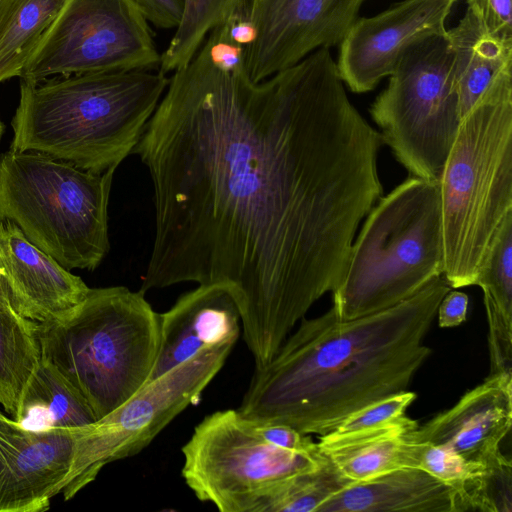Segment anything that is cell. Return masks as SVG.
<instances>
[{
  "mask_svg": "<svg viewBox=\"0 0 512 512\" xmlns=\"http://www.w3.org/2000/svg\"><path fill=\"white\" fill-rule=\"evenodd\" d=\"M457 0H399L376 15L358 17L339 43L336 66L351 91L365 93L395 69L418 42L447 33Z\"/></svg>",
  "mask_w": 512,
  "mask_h": 512,
  "instance_id": "obj_13",
  "label": "cell"
},
{
  "mask_svg": "<svg viewBox=\"0 0 512 512\" xmlns=\"http://www.w3.org/2000/svg\"><path fill=\"white\" fill-rule=\"evenodd\" d=\"M246 0H184L178 26L165 51L159 70L173 73L196 54L208 34L230 16L244 9Z\"/></svg>",
  "mask_w": 512,
  "mask_h": 512,
  "instance_id": "obj_23",
  "label": "cell"
},
{
  "mask_svg": "<svg viewBox=\"0 0 512 512\" xmlns=\"http://www.w3.org/2000/svg\"><path fill=\"white\" fill-rule=\"evenodd\" d=\"M181 451L186 485L221 512H257L281 482L327 463L320 451L295 452L265 441L233 409L204 417Z\"/></svg>",
  "mask_w": 512,
  "mask_h": 512,
  "instance_id": "obj_9",
  "label": "cell"
},
{
  "mask_svg": "<svg viewBox=\"0 0 512 512\" xmlns=\"http://www.w3.org/2000/svg\"><path fill=\"white\" fill-rule=\"evenodd\" d=\"M144 295L125 286L90 288L66 317L37 323L41 358L78 391L97 420L150 381L160 316Z\"/></svg>",
  "mask_w": 512,
  "mask_h": 512,
  "instance_id": "obj_5",
  "label": "cell"
},
{
  "mask_svg": "<svg viewBox=\"0 0 512 512\" xmlns=\"http://www.w3.org/2000/svg\"><path fill=\"white\" fill-rule=\"evenodd\" d=\"M64 0H0V82L20 77Z\"/></svg>",
  "mask_w": 512,
  "mask_h": 512,
  "instance_id": "obj_22",
  "label": "cell"
},
{
  "mask_svg": "<svg viewBox=\"0 0 512 512\" xmlns=\"http://www.w3.org/2000/svg\"><path fill=\"white\" fill-rule=\"evenodd\" d=\"M366 0H246L253 29L245 49L249 77L260 82L312 52L339 45Z\"/></svg>",
  "mask_w": 512,
  "mask_h": 512,
  "instance_id": "obj_12",
  "label": "cell"
},
{
  "mask_svg": "<svg viewBox=\"0 0 512 512\" xmlns=\"http://www.w3.org/2000/svg\"><path fill=\"white\" fill-rule=\"evenodd\" d=\"M369 111L410 176L438 182L461 122L447 33L410 47Z\"/></svg>",
  "mask_w": 512,
  "mask_h": 512,
  "instance_id": "obj_8",
  "label": "cell"
},
{
  "mask_svg": "<svg viewBox=\"0 0 512 512\" xmlns=\"http://www.w3.org/2000/svg\"><path fill=\"white\" fill-rule=\"evenodd\" d=\"M0 309L14 310L10 303V300H9L7 291L5 289L4 283L1 279V276H0Z\"/></svg>",
  "mask_w": 512,
  "mask_h": 512,
  "instance_id": "obj_33",
  "label": "cell"
},
{
  "mask_svg": "<svg viewBox=\"0 0 512 512\" xmlns=\"http://www.w3.org/2000/svg\"><path fill=\"white\" fill-rule=\"evenodd\" d=\"M407 417L374 428L320 436L319 451L347 481L357 483L400 468L406 434L418 427Z\"/></svg>",
  "mask_w": 512,
  "mask_h": 512,
  "instance_id": "obj_19",
  "label": "cell"
},
{
  "mask_svg": "<svg viewBox=\"0 0 512 512\" xmlns=\"http://www.w3.org/2000/svg\"><path fill=\"white\" fill-rule=\"evenodd\" d=\"M234 343L200 350L149 381L126 402L91 424L73 428L69 472L62 484L69 500L108 463L142 451L188 405L199 399L221 370Z\"/></svg>",
  "mask_w": 512,
  "mask_h": 512,
  "instance_id": "obj_10",
  "label": "cell"
},
{
  "mask_svg": "<svg viewBox=\"0 0 512 512\" xmlns=\"http://www.w3.org/2000/svg\"><path fill=\"white\" fill-rule=\"evenodd\" d=\"M245 419L257 436L275 446L301 453L319 452L317 443L309 435L289 425Z\"/></svg>",
  "mask_w": 512,
  "mask_h": 512,
  "instance_id": "obj_29",
  "label": "cell"
},
{
  "mask_svg": "<svg viewBox=\"0 0 512 512\" xmlns=\"http://www.w3.org/2000/svg\"><path fill=\"white\" fill-rule=\"evenodd\" d=\"M225 21L172 73L133 150L155 233L139 289L220 284L256 367L339 285L382 195L384 145L350 101L330 49L260 82Z\"/></svg>",
  "mask_w": 512,
  "mask_h": 512,
  "instance_id": "obj_1",
  "label": "cell"
},
{
  "mask_svg": "<svg viewBox=\"0 0 512 512\" xmlns=\"http://www.w3.org/2000/svg\"><path fill=\"white\" fill-rule=\"evenodd\" d=\"M114 173L10 149L0 157V222H13L67 270L92 271L110 249L108 204Z\"/></svg>",
  "mask_w": 512,
  "mask_h": 512,
  "instance_id": "obj_7",
  "label": "cell"
},
{
  "mask_svg": "<svg viewBox=\"0 0 512 512\" xmlns=\"http://www.w3.org/2000/svg\"><path fill=\"white\" fill-rule=\"evenodd\" d=\"M36 328L15 310L0 309V404L13 420L41 360Z\"/></svg>",
  "mask_w": 512,
  "mask_h": 512,
  "instance_id": "obj_21",
  "label": "cell"
},
{
  "mask_svg": "<svg viewBox=\"0 0 512 512\" xmlns=\"http://www.w3.org/2000/svg\"><path fill=\"white\" fill-rule=\"evenodd\" d=\"M73 428H28L0 412V512H42L61 493Z\"/></svg>",
  "mask_w": 512,
  "mask_h": 512,
  "instance_id": "obj_14",
  "label": "cell"
},
{
  "mask_svg": "<svg viewBox=\"0 0 512 512\" xmlns=\"http://www.w3.org/2000/svg\"><path fill=\"white\" fill-rule=\"evenodd\" d=\"M168 83L159 69L21 80L10 149L97 173L116 170L139 143Z\"/></svg>",
  "mask_w": 512,
  "mask_h": 512,
  "instance_id": "obj_3",
  "label": "cell"
},
{
  "mask_svg": "<svg viewBox=\"0 0 512 512\" xmlns=\"http://www.w3.org/2000/svg\"><path fill=\"white\" fill-rule=\"evenodd\" d=\"M443 270L438 182L409 175L365 217L332 307L343 319L378 312L411 297Z\"/></svg>",
  "mask_w": 512,
  "mask_h": 512,
  "instance_id": "obj_6",
  "label": "cell"
},
{
  "mask_svg": "<svg viewBox=\"0 0 512 512\" xmlns=\"http://www.w3.org/2000/svg\"><path fill=\"white\" fill-rule=\"evenodd\" d=\"M415 399L416 394L406 390L372 402L350 414L331 432L345 434L394 422L406 415Z\"/></svg>",
  "mask_w": 512,
  "mask_h": 512,
  "instance_id": "obj_28",
  "label": "cell"
},
{
  "mask_svg": "<svg viewBox=\"0 0 512 512\" xmlns=\"http://www.w3.org/2000/svg\"><path fill=\"white\" fill-rule=\"evenodd\" d=\"M159 316L160 346L150 381L204 348L235 344L240 332L237 302L220 284L198 285Z\"/></svg>",
  "mask_w": 512,
  "mask_h": 512,
  "instance_id": "obj_17",
  "label": "cell"
},
{
  "mask_svg": "<svg viewBox=\"0 0 512 512\" xmlns=\"http://www.w3.org/2000/svg\"><path fill=\"white\" fill-rule=\"evenodd\" d=\"M469 299L461 291H449L441 300L436 316L440 327L449 328L461 324L466 319Z\"/></svg>",
  "mask_w": 512,
  "mask_h": 512,
  "instance_id": "obj_32",
  "label": "cell"
},
{
  "mask_svg": "<svg viewBox=\"0 0 512 512\" xmlns=\"http://www.w3.org/2000/svg\"><path fill=\"white\" fill-rule=\"evenodd\" d=\"M328 462L287 478L262 500L257 512H318L335 493L350 485Z\"/></svg>",
  "mask_w": 512,
  "mask_h": 512,
  "instance_id": "obj_25",
  "label": "cell"
},
{
  "mask_svg": "<svg viewBox=\"0 0 512 512\" xmlns=\"http://www.w3.org/2000/svg\"><path fill=\"white\" fill-rule=\"evenodd\" d=\"M0 276L13 309L37 323L66 317L90 290L10 221L0 222Z\"/></svg>",
  "mask_w": 512,
  "mask_h": 512,
  "instance_id": "obj_15",
  "label": "cell"
},
{
  "mask_svg": "<svg viewBox=\"0 0 512 512\" xmlns=\"http://www.w3.org/2000/svg\"><path fill=\"white\" fill-rule=\"evenodd\" d=\"M475 285L481 287L484 303L512 316V213L498 229Z\"/></svg>",
  "mask_w": 512,
  "mask_h": 512,
  "instance_id": "obj_26",
  "label": "cell"
},
{
  "mask_svg": "<svg viewBox=\"0 0 512 512\" xmlns=\"http://www.w3.org/2000/svg\"><path fill=\"white\" fill-rule=\"evenodd\" d=\"M459 512L454 490L415 467H400L352 483L325 501L318 512Z\"/></svg>",
  "mask_w": 512,
  "mask_h": 512,
  "instance_id": "obj_18",
  "label": "cell"
},
{
  "mask_svg": "<svg viewBox=\"0 0 512 512\" xmlns=\"http://www.w3.org/2000/svg\"><path fill=\"white\" fill-rule=\"evenodd\" d=\"M438 185L443 276L451 288L475 285L498 229L512 213V67L461 119Z\"/></svg>",
  "mask_w": 512,
  "mask_h": 512,
  "instance_id": "obj_4",
  "label": "cell"
},
{
  "mask_svg": "<svg viewBox=\"0 0 512 512\" xmlns=\"http://www.w3.org/2000/svg\"><path fill=\"white\" fill-rule=\"evenodd\" d=\"M3 131H4V125H3V123L0 120V139H1V136L3 134Z\"/></svg>",
  "mask_w": 512,
  "mask_h": 512,
  "instance_id": "obj_34",
  "label": "cell"
},
{
  "mask_svg": "<svg viewBox=\"0 0 512 512\" xmlns=\"http://www.w3.org/2000/svg\"><path fill=\"white\" fill-rule=\"evenodd\" d=\"M467 8L475 13L489 32L512 38V0H467Z\"/></svg>",
  "mask_w": 512,
  "mask_h": 512,
  "instance_id": "obj_30",
  "label": "cell"
},
{
  "mask_svg": "<svg viewBox=\"0 0 512 512\" xmlns=\"http://www.w3.org/2000/svg\"><path fill=\"white\" fill-rule=\"evenodd\" d=\"M149 23L161 29L176 28L180 22L184 0H135Z\"/></svg>",
  "mask_w": 512,
  "mask_h": 512,
  "instance_id": "obj_31",
  "label": "cell"
},
{
  "mask_svg": "<svg viewBox=\"0 0 512 512\" xmlns=\"http://www.w3.org/2000/svg\"><path fill=\"white\" fill-rule=\"evenodd\" d=\"M400 466L422 469L450 486L456 493L459 512H464L469 511V500L483 462H470L443 446L405 437Z\"/></svg>",
  "mask_w": 512,
  "mask_h": 512,
  "instance_id": "obj_24",
  "label": "cell"
},
{
  "mask_svg": "<svg viewBox=\"0 0 512 512\" xmlns=\"http://www.w3.org/2000/svg\"><path fill=\"white\" fill-rule=\"evenodd\" d=\"M450 290L441 275L378 312L343 319L331 307L302 318L271 360L255 369L237 411L323 436L364 406L406 391L431 354L424 340Z\"/></svg>",
  "mask_w": 512,
  "mask_h": 512,
  "instance_id": "obj_2",
  "label": "cell"
},
{
  "mask_svg": "<svg viewBox=\"0 0 512 512\" xmlns=\"http://www.w3.org/2000/svg\"><path fill=\"white\" fill-rule=\"evenodd\" d=\"M470 511L512 512V464L501 451L483 462Z\"/></svg>",
  "mask_w": 512,
  "mask_h": 512,
  "instance_id": "obj_27",
  "label": "cell"
},
{
  "mask_svg": "<svg viewBox=\"0 0 512 512\" xmlns=\"http://www.w3.org/2000/svg\"><path fill=\"white\" fill-rule=\"evenodd\" d=\"M512 425V376L489 374L451 408L406 434L443 446L467 461L484 462L500 452Z\"/></svg>",
  "mask_w": 512,
  "mask_h": 512,
  "instance_id": "obj_16",
  "label": "cell"
},
{
  "mask_svg": "<svg viewBox=\"0 0 512 512\" xmlns=\"http://www.w3.org/2000/svg\"><path fill=\"white\" fill-rule=\"evenodd\" d=\"M78 391L41 358L25 391L16 422L33 429L77 428L96 421Z\"/></svg>",
  "mask_w": 512,
  "mask_h": 512,
  "instance_id": "obj_20",
  "label": "cell"
},
{
  "mask_svg": "<svg viewBox=\"0 0 512 512\" xmlns=\"http://www.w3.org/2000/svg\"><path fill=\"white\" fill-rule=\"evenodd\" d=\"M161 54L135 0H64L25 64L21 80L158 70Z\"/></svg>",
  "mask_w": 512,
  "mask_h": 512,
  "instance_id": "obj_11",
  "label": "cell"
}]
</instances>
